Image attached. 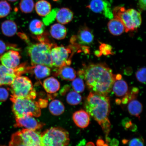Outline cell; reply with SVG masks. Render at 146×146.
<instances>
[{
	"label": "cell",
	"mask_w": 146,
	"mask_h": 146,
	"mask_svg": "<svg viewBox=\"0 0 146 146\" xmlns=\"http://www.w3.org/2000/svg\"><path fill=\"white\" fill-rule=\"evenodd\" d=\"M24 144L27 146H42L41 134L26 129L18 131Z\"/></svg>",
	"instance_id": "cell-11"
},
{
	"label": "cell",
	"mask_w": 146,
	"mask_h": 146,
	"mask_svg": "<svg viewBox=\"0 0 146 146\" xmlns=\"http://www.w3.org/2000/svg\"><path fill=\"white\" fill-rule=\"evenodd\" d=\"M14 48L12 46H8L4 42L0 40V54H3L5 51L9 49Z\"/></svg>",
	"instance_id": "cell-38"
},
{
	"label": "cell",
	"mask_w": 146,
	"mask_h": 146,
	"mask_svg": "<svg viewBox=\"0 0 146 146\" xmlns=\"http://www.w3.org/2000/svg\"><path fill=\"white\" fill-rule=\"evenodd\" d=\"M73 39L77 40L78 44L82 45H89L92 43L94 35L90 29L87 27H83L78 31L77 36Z\"/></svg>",
	"instance_id": "cell-15"
},
{
	"label": "cell",
	"mask_w": 146,
	"mask_h": 146,
	"mask_svg": "<svg viewBox=\"0 0 146 146\" xmlns=\"http://www.w3.org/2000/svg\"><path fill=\"white\" fill-rule=\"evenodd\" d=\"M138 7L140 11H144L146 8V0H139Z\"/></svg>",
	"instance_id": "cell-39"
},
{
	"label": "cell",
	"mask_w": 146,
	"mask_h": 146,
	"mask_svg": "<svg viewBox=\"0 0 146 146\" xmlns=\"http://www.w3.org/2000/svg\"><path fill=\"white\" fill-rule=\"evenodd\" d=\"M87 7L96 13L103 14L109 19L114 18L111 5L107 0H91Z\"/></svg>",
	"instance_id": "cell-10"
},
{
	"label": "cell",
	"mask_w": 146,
	"mask_h": 146,
	"mask_svg": "<svg viewBox=\"0 0 146 146\" xmlns=\"http://www.w3.org/2000/svg\"><path fill=\"white\" fill-rule=\"evenodd\" d=\"M112 90L117 96L121 97L125 96L128 92V86L126 82L121 78L115 80Z\"/></svg>",
	"instance_id": "cell-18"
},
{
	"label": "cell",
	"mask_w": 146,
	"mask_h": 146,
	"mask_svg": "<svg viewBox=\"0 0 146 146\" xmlns=\"http://www.w3.org/2000/svg\"><path fill=\"white\" fill-rule=\"evenodd\" d=\"M21 59L19 52L14 50H11L0 56V61L4 66L15 69L19 66Z\"/></svg>",
	"instance_id": "cell-12"
},
{
	"label": "cell",
	"mask_w": 146,
	"mask_h": 146,
	"mask_svg": "<svg viewBox=\"0 0 146 146\" xmlns=\"http://www.w3.org/2000/svg\"><path fill=\"white\" fill-rule=\"evenodd\" d=\"M86 110L101 127L106 135V142L111 130V123L109 116L111 111L110 100L107 96L90 92L85 104Z\"/></svg>",
	"instance_id": "cell-2"
},
{
	"label": "cell",
	"mask_w": 146,
	"mask_h": 146,
	"mask_svg": "<svg viewBox=\"0 0 146 146\" xmlns=\"http://www.w3.org/2000/svg\"><path fill=\"white\" fill-rule=\"evenodd\" d=\"M83 72L86 83L91 92L107 96L112 90L115 76L107 65L91 64L86 67Z\"/></svg>",
	"instance_id": "cell-1"
},
{
	"label": "cell",
	"mask_w": 146,
	"mask_h": 146,
	"mask_svg": "<svg viewBox=\"0 0 146 146\" xmlns=\"http://www.w3.org/2000/svg\"><path fill=\"white\" fill-rule=\"evenodd\" d=\"M33 72L36 78L42 79L50 75L51 70L49 67L42 65L33 66Z\"/></svg>",
	"instance_id": "cell-27"
},
{
	"label": "cell",
	"mask_w": 146,
	"mask_h": 146,
	"mask_svg": "<svg viewBox=\"0 0 146 146\" xmlns=\"http://www.w3.org/2000/svg\"><path fill=\"white\" fill-rule=\"evenodd\" d=\"M111 46L108 45L102 44L100 46V52L105 55L111 54Z\"/></svg>",
	"instance_id": "cell-37"
},
{
	"label": "cell",
	"mask_w": 146,
	"mask_h": 146,
	"mask_svg": "<svg viewBox=\"0 0 146 146\" xmlns=\"http://www.w3.org/2000/svg\"><path fill=\"white\" fill-rule=\"evenodd\" d=\"M9 146H27L23 143L19 132H16L12 135Z\"/></svg>",
	"instance_id": "cell-32"
},
{
	"label": "cell",
	"mask_w": 146,
	"mask_h": 146,
	"mask_svg": "<svg viewBox=\"0 0 146 146\" xmlns=\"http://www.w3.org/2000/svg\"><path fill=\"white\" fill-rule=\"evenodd\" d=\"M26 70L24 65L19 66L15 69L0 65V86L10 85L15 78L21 76Z\"/></svg>",
	"instance_id": "cell-9"
},
{
	"label": "cell",
	"mask_w": 146,
	"mask_h": 146,
	"mask_svg": "<svg viewBox=\"0 0 146 146\" xmlns=\"http://www.w3.org/2000/svg\"><path fill=\"white\" fill-rule=\"evenodd\" d=\"M129 146H144V140L141 138H134L129 141Z\"/></svg>",
	"instance_id": "cell-35"
},
{
	"label": "cell",
	"mask_w": 146,
	"mask_h": 146,
	"mask_svg": "<svg viewBox=\"0 0 146 146\" xmlns=\"http://www.w3.org/2000/svg\"><path fill=\"white\" fill-rule=\"evenodd\" d=\"M57 74L62 79L68 81H73L76 76V72L74 69L67 66L60 68Z\"/></svg>",
	"instance_id": "cell-23"
},
{
	"label": "cell",
	"mask_w": 146,
	"mask_h": 146,
	"mask_svg": "<svg viewBox=\"0 0 146 146\" xmlns=\"http://www.w3.org/2000/svg\"><path fill=\"white\" fill-rule=\"evenodd\" d=\"M59 9H54L47 15L45 16L43 19V23L46 25H48L52 23L56 18V13Z\"/></svg>",
	"instance_id": "cell-33"
},
{
	"label": "cell",
	"mask_w": 146,
	"mask_h": 146,
	"mask_svg": "<svg viewBox=\"0 0 146 146\" xmlns=\"http://www.w3.org/2000/svg\"><path fill=\"white\" fill-rule=\"evenodd\" d=\"M102 146H109V145H108V144L107 143H105Z\"/></svg>",
	"instance_id": "cell-44"
},
{
	"label": "cell",
	"mask_w": 146,
	"mask_h": 146,
	"mask_svg": "<svg viewBox=\"0 0 146 146\" xmlns=\"http://www.w3.org/2000/svg\"></svg>",
	"instance_id": "cell-45"
},
{
	"label": "cell",
	"mask_w": 146,
	"mask_h": 146,
	"mask_svg": "<svg viewBox=\"0 0 146 146\" xmlns=\"http://www.w3.org/2000/svg\"><path fill=\"white\" fill-rule=\"evenodd\" d=\"M104 144V141L101 139H98L96 142L97 146H102Z\"/></svg>",
	"instance_id": "cell-41"
},
{
	"label": "cell",
	"mask_w": 146,
	"mask_h": 146,
	"mask_svg": "<svg viewBox=\"0 0 146 146\" xmlns=\"http://www.w3.org/2000/svg\"><path fill=\"white\" fill-rule=\"evenodd\" d=\"M110 145L111 146H118L119 145V141L118 140L115 139H113L112 140L110 141Z\"/></svg>",
	"instance_id": "cell-40"
},
{
	"label": "cell",
	"mask_w": 146,
	"mask_h": 146,
	"mask_svg": "<svg viewBox=\"0 0 146 146\" xmlns=\"http://www.w3.org/2000/svg\"><path fill=\"white\" fill-rule=\"evenodd\" d=\"M82 100V96L79 93L75 91L69 93L66 97L67 103L71 105H78L81 103Z\"/></svg>",
	"instance_id": "cell-28"
},
{
	"label": "cell",
	"mask_w": 146,
	"mask_h": 146,
	"mask_svg": "<svg viewBox=\"0 0 146 146\" xmlns=\"http://www.w3.org/2000/svg\"><path fill=\"white\" fill-rule=\"evenodd\" d=\"M127 110L131 115L138 117L143 110V106L138 100L133 99L129 102Z\"/></svg>",
	"instance_id": "cell-24"
},
{
	"label": "cell",
	"mask_w": 146,
	"mask_h": 146,
	"mask_svg": "<svg viewBox=\"0 0 146 146\" xmlns=\"http://www.w3.org/2000/svg\"><path fill=\"white\" fill-rule=\"evenodd\" d=\"M65 107L60 100H53L49 104V109L51 113L55 116H59L65 111Z\"/></svg>",
	"instance_id": "cell-26"
},
{
	"label": "cell",
	"mask_w": 146,
	"mask_h": 146,
	"mask_svg": "<svg viewBox=\"0 0 146 146\" xmlns=\"http://www.w3.org/2000/svg\"><path fill=\"white\" fill-rule=\"evenodd\" d=\"M74 18V13L70 9L63 8L56 13V19L59 23L65 25L70 23Z\"/></svg>",
	"instance_id": "cell-17"
},
{
	"label": "cell",
	"mask_w": 146,
	"mask_h": 146,
	"mask_svg": "<svg viewBox=\"0 0 146 146\" xmlns=\"http://www.w3.org/2000/svg\"><path fill=\"white\" fill-rule=\"evenodd\" d=\"M2 31L5 35L11 36L16 34L17 31V25L14 22L11 20H7L2 23Z\"/></svg>",
	"instance_id": "cell-22"
},
{
	"label": "cell",
	"mask_w": 146,
	"mask_h": 146,
	"mask_svg": "<svg viewBox=\"0 0 146 146\" xmlns=\"http://www.w3.org/2000/svg\"><path fill=\"white\" fill-rule=\"evenodd\" d=\"M8 1L11 2H14L17 1V0H8Z\"/></svg>",
	"instance_id": "cell-43"
},
{
	"label": "cell",
	"mask_w": 146,
	"mask_h": 146,
	"mask_svg": "<svg viewBox=\"0 0 146 146\" xmlns=\"http://www.w3.org/2000/svg\"><path fill=\"white\" fill-rule=\"evenodd\" d=\"M72 119L76 125L81 128L87 127L90 123V115L84 110H80L75 112L73 114Z\"/></svg>",
	"instance_id": "cell-14"
},
{
	"label": "cell",
	"mask_w": 146,
	"mask_h": 146,
	"mask_svg": "<svg viewBox=\"0 0 146 146\" xmlns=\"http://www.w3.org/2000/svg\"><path fill=\"white\" fill-rule=\"evenodd\" d=\"M86 146H95V145L93 142H88Z\"/></svg>",
	"instance_id": "cell-42"
},
{
	"label": "cell",
	"mask_w": 146,
	"mask_h": 146,
	"mask_svg": "<svg viewBox=\"0 0 146 146\" xmlns=\"http://www.w3.org/2000/svg\"><path fill=\"white\" fill-rule=\"evenodd\" d=\"M42 146H68L69 133L61 127H52L41 133Z\"/></svg>",
	"instance_id": "cell-6"
},
{
	"label": "cell",
	"mask_w": 146,
	"mask_h": 146,
	"mask_svg": "<svg viewBox=\"0 0 146 146\" xmlns=\"http://www.w3.org/2000/svg\"><path fill=\"white\" fill-rule=\"evenodd\" d=\"M35 9L38 15L45 17L50 12L52 7L48 1L45 0H40L36 3Z\"/></svg>",
	"instance_id": "cell-21"
},
{
	"label": "cell",
	"mask_w": 146,
	"mask_h": 146,
	"mask_svg": "<svg viewBox=\"0 0 146 146\" xmlns=\"http://www.w3.org/2000/svg\"><path fill=\"white\" fill-rule=\"evenodd\" d=\"M9 92L6 89L0 88V101H5L8 98Z\"/></svg>",
	"instance_id": "cell-36"
},
{
	"label": "cell",
	"mask_w": 146,
	"mask_h": 146,
	"mask_svg": "<svg viewBox=\"0 0 146 146\" xmlns=\"http://www.w3.org/2000/svg\"><path fill=\"white\" fill-rule=\"evenodd\" d=\"M43 86L45 90L49 94L57 92L60 88V83L56 78L50 77L45 79L43 83Z\"/></svg>",
	"instance_id": "cell-20"
},
{
	"label": "cell",
	"mask_w": 146,
	"mask_h": 146,
	"mask_svg": "<svg viewBox=\"0 0 146 146\" xmlns=\"http://www.w3.org/2000/svg\"><path fill=\"white\" fill-rule=\"evenodd\" d=\"M45 124L40 123L31 116H27L22 118H16L14 126L25 127L27 129L35 131L42 128Z\"/></svg>",
	"instance_id": "cell-13"
},
{
	"label": "cell",
	"mask_w": 146,
	"mask_h": 146,
	"mask_svg": "<svg viewBox=\"0 0 146 146\" xmlns=\"http://www.w3.org/2000/svg\"><path fill=\"white\" fill-rule=\"evenodd\" d=\"M70 49L63 46H56L52 49L51 55L53 66L60 68L70 65Z\"/></svg>",
	"instance_id": "cell-8"
},
{
	"label": "cell",
	"mask_w": 146,
	"mask_h": 146,
	"mask_svg": "<svg viewBox=\"0 0 146 146\" xmlns=\"http://www.w3.org/2000/svg\"><path fill=\"white\" fill-rule=\"evenodd\" d=\"M136 77L139 81L142 83L145 84L146 82V68L142 67L137 71Z\"/></svg>",
	"instance_id": "cell-34"
},
{
	"label": "cell",
	"mask_w": 146,
	"mask_h": 146,
	"mask_svg": "<svg viewBox=\"0 0 146 146\" xmlns=\"http://www.w3.org/2000/svg\"><path fill=\"white\" fill-rule=\"evenodd\" d=\"M11 10L10 4L5 0L0 1V18H4L8 16Z\"/></svg>",
	"instance_id": "cell-30"
},
{
	"label": "cell",
	"mask_w": 146,
	"mask_h": 146,
	"mask_svg": "<svg viewBox=\"0 0 146 146\" xmlns=\"http://www.w3.org/2000/svg\"><path fill=\"white\" fill-rule=\"evenodd\" d=\"M72 87L74 91L78 93H82L85 90V86L81 78H75L72 83Z\"/></svg>",
	"instance_id": "cell-31"
},
{
	"label": "cell",
	"mask_w": 146,
	"mask_h": 146,
	"mask_svg": "<svg viewBox=\"0 0 146 146\" xmlns=\"http://www.w3.org/2000/svg\"><path fill=\"white\" fill-rule=\"evenodd\" d=\"M34 6L33 0H21L19 3L21 11L25 14L31 13L34 10Z\"/></svg>",
	"instance_id": "cell-29"
},
{
	"label": "cell",
	"mask_w": 146,
	"mask_h": 146,
	"mask_svg": "<svg viewBox=\"0 0 146 146\" xmlns=\"http://www.w3.org/2000/svg\"><path fill=\"white\" fill-rule=\"evenodd\" d=\"M44 24L39 19H34L31 22L29 29L32 34L36 35H40L45 30Z\"/></svg>",
	"instance_id": "cell-25"
},
{
	"label": "cell",
	"mask_w": 146,
	"mask_h": 146,
	"mask_svg": "<svg viewBox=\"0 0 146 146\" xmlns=\"http://www.w3.org/2000/svg\"><path fill=\"white\" fill-rule=\"evenodd\" d=\"M50 32L52 37L59 40L64 39L67 32L65 27L59 23L54 24L51 26Z\"/></svg>",
	"instance_id": "cell-19"
},
{
	"label": "cell",
	"mask_w": 146,
	"mask_h": 146,
	"mask_svg": "<svg viewBox=\"0 0 146 146\" xmlns=\"http://www.w3.org/2000/svg\"><path fill=\"white\" fill-rule=\"evenodd\" d=\"M112 12L114 17L118 18L123 23L126 32L133 31L141 24V13L134 9L126 10L123 7L118 6L113 9Z\"/></svg>",
	"instance_id": "cell-5"
},
{
	"label": "cell",
	"mask_w": 146,
	"mask_h": 146,
	"mask_svg": "<svg viewBox=\"0 0 146 146\" xmlns=\"http://www.w3.org/2000/svg\"><path fill=\"white\" fill-rule=\"evenodd\" d=\"M108 30L114 36H119L125 31V28L123 23L119 19L114 17L111 19L108 24Z\"/></svg>",
	"instance_id": "cell-16"
},
{
	"label": "cell",
	"mask_w": 146,
	"mask_h": 146,
	"mask_svg": "<svg viewBox=\"0 0 146 146\" xmlns=\"http://www.w3.org/2000/svg\"><path fill=\"white\" fill-rule=\"evenodd\" d=\"M11 97L12 111L16 118H22L27 116L39 117L41 116V109L38 102L33 100Z\"/></svg>",
	"instance_id": "cell-4"
},
{
	"label": "cell",
	"mask_w": 146,
	"mask_h": 146,
	"mask_svg": "<svg viewBox=\"0 0 146 146\" xmlns=\"http://www.w3.org/2000/svg\"><path fill=\"white\" fill-rule=\"evenodd\" d=\"M11 91L15 97L35 100L36 96L35 89L34 88L31 80L28 77L19 76L15 78L11 84Z\"/></svg>",
	"instance_id": "cell-7"
},
{
	"label": "cell",
	"mask_w": 146,
	"mask_h": 146,
	"mask_svg": "<svg viewBox=\"0 0 146 146\" xmlns=\"http://www.w3.org/2000/svg\"><path fill=\"white\" fill-rule=\"evenodd\" d=\"M52 45L42 42L39 43L30 44L27 47V52L30 56L32 65H42L52 67L51 57Z\"/></svg>",
	"instance_id": "cell-3"
}]
</instances>
